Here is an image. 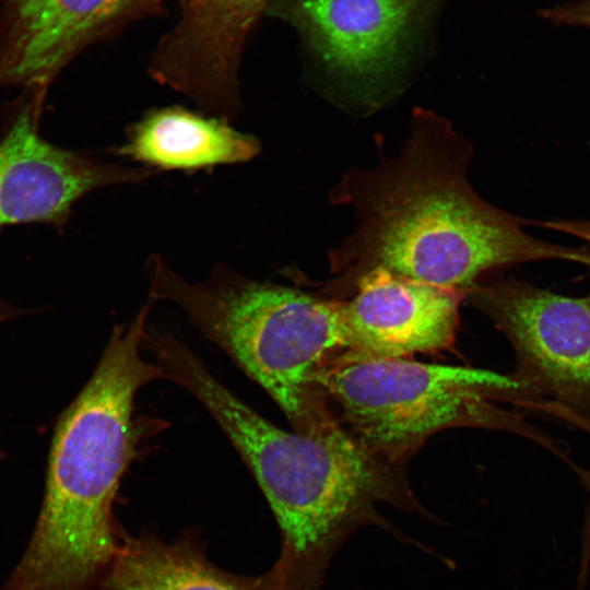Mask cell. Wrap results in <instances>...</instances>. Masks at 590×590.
I'll return each mask as SVG.
<instances>
[{
	"label": "cell",
	"mask_w": 590,
	"mask_h": 590,
	"mask_svg": "<svg viewBox=\"0 0 590 590\" xmlns=\"http://www.w3.org/2000/svg\"><path fill=\"white\" fill-rule=\"evenodd\" d=\"M472 145L433 109L416 107L401 152L371 169L352 168L330 200L353 209V233L329 253L330 285L351 292L375 269L467 293L487 272L539 260L588 263L586 247L535 238L523 221L476 193Z\"/></svg>",
	"instance_id": "obj_1"
},
{
	"label": "cell",
	"mask_w": 590,
	"mask_h": 590,
	"mask_svg": "<svg viewBox=\"0 0 590 590\" xmlns=\"http://www.w3.org/2000/svg\"><path fill=\"white\" fill-rule=\"evenodd\" d=\"M163 379L191 393L215 420L256 479L281 532L270 571L299 590H321L328 565L358 528L390 529L387 502L425 515L399 468L365 450L344 429L317 437L275 426L222 385L175 335L154 351Z\"/></svg>",
	"instance_id": "obj_2"
},
{
	"label": "cell",
	"mask_w": 590,
	"mask_h": 590,
	"mask_svg": "<svg viewBox=\"0 0 590 590\" xmlns=\"http://www.w3.org/2000/svg\"><path fill=\"white\" fill-rule=\"evenodd\" d=\"M151 303L113 330L92 376L59 415L33 532L0 590H101L121 545L113 504L134 453L137 393L160 379L141 354Z\"/></svg>",
	"instance_id": "obj_3"
},
{
	"label": "cell",
	"mask_w": 590,
	"mask_h": 590,
	"mask_svg": "<svg viewBox=\"0 0 590 590\" xmlns=\"http://www.w3.org/2000/svg\"><path fill=\"white\" fill-rule=\"evenodd\" d=\"M150 298L177 306L278 403L295 432L323 437L344 429L315 385L317 369L347 349L342 300L245 278L216 266L190 282L158 255L145 263Z\"/></svg>",
	"instance_id": "obj_4"
},
{
	"label": "cell",
	"mask_w": 590,
	"mask_h": 590,
	"mask_svg": "<svg viewBox=\"0 0 590 590\" xmlns=\"http://www.w3.org/2000/svg\"><path fill=\"white\" fill-rule=\"evenodd\" d=\"M314 380L321 396L339 406L351 436L398 468L428 436L453 426L506 430L564 457L551 437L494 403L534 409L512 375L346 350L327 359Z\"/></svg>",
	"instance_id": "obj_5"
},
{
	"label": "cell",
	"mask_w": 590,
	"mask_h": 590,
	"mask_svg": "<svg viewBox=\"0 0 590 590\" xmlns=\"http://www.w3.org/2000/svg\"><path fill=\"white\" fill-rule=\"evenodd\" d=\"M465 296L510 341L512 376L536 410L590 433V295L569 297L498 278L477 282Z\"/></svg>",
	"instance_id": "obj_6"
},
{
	"label": "cell",
	"mask_w": 590,
	"mask_h": 590,
	"mask_svg": "<svg viewBox=\"0 0 590 590\" xmlns=\"http://www.w3.org/2000/svg\"><path fill=\"white\" fill-rule=\"evenodd\" d=\"M42 105L30 96L0 141V226L63 225L85 194L154 174L145 166L104 161L46 141L38 133Z\"/></svg>",
	"instance_id": "obj_7"
},
{
	"label": "cell",
	"mask_w": 590,
	"mask_h": 590,
	"mask_svg": "<svg viewBox=\"0 0 590 590\" xmlns=\"http://www.w3.org/2000/svg\"><path fill=\"white\" fill-rule=\"evenodd\" d=\"M267 0H185L181 17L150 63L153 79L184 94L205 115L229 120L240 101L244 43Z\"/></svg>",
	"instance_id": "obj_8"
},
{
	"label": "cell",
	"mask_w": 590,
	"mask_h": 590,
	"mask_svg": "<svg viewBox=\"0 0 590 590\" xmlns=\"http://www.w3.org/2000/svg\"><path fill=\"white\" fill-rule=\"evenodd\" d=\"M342 302L347 349L379 357L437 352L455 341L465 293L375 269Z\"/></svg>",
	"instance_id": "obj_9"
},
{
	"label": "cell",
	"mask_w": 590,
	"mask_h": 590,
	"mask_svg": "<svg viewBox=\"0 0 590 590\" xmlns=\"http://www.w3.org/2000/svg\"><path fill=\"white\" fill-rule=\"evenodd\" d=\"M417 0H280L292 23L337 73L374 81L389 73L406 40Z\"/></svg>",
	"instance_id": "obj_10"
},
{
	"label": "cell",
	"mask_w": 590,
	"mask_h": 590,
	"mask_svg": "<svg viewBox=\"0 0 590 590\" xmlns=\"http://www.w3.org/2000/svg\"><path fill=\"white\" fill-rule=\"evenodd\" d=\"M132 0H12L11 27L0 50V85H20L43 103L72 57Z\"/></svg>",
	"instance_id": "obj_11"
},
{
	"label": "cell",
	"mask_w": 590,
	"mask_h": 590,
	"mask_svg": "<svg viewBox=\"0 0 590 590\" xmlns=\"http://www.w3.org/2000/svg\"><path fill=\"white\" fill-rule=\"evenodd\" d=\"M260 148L256 137L224 118L170 106L148 111L130 127L117 154L150 168L191 170L248 162Z\"/></svg>",
	"instance_id": "obj_12"
},
{
	"label": "cell",
	"mask_w": 590,
	"mask_h": 590,
	"mask_svg": "<svg viewBox=\"0 0 590 590\" xmlns=\"http://www.w3.org/2000/svg\"><path fill=\"white\" fill-rule=\"evenodd\" d=\"M104 590H297L270 570L257 577L227 573L190 534L165 542L153 534L122 538Z\"/></svg>",
	"instance_id": "obj_13"
},
{
	"label": "cell",
	"mask_w": 590,
	"mask_h": 590,
	"mask_svg": "<svg viewBox=\"0 0 590 590\" xmlns=\"http://www.w3.org/2000/svg\"><path fill=\"white\" fill-rule=\"evenodd\" d=\"M538 14L555 24L590 27V0H575L565 4L541 9Z\"/></svg>",
	"instance_id": "obj_14"
},
{
	"label": "cell",
	"mask_w": 590,
	"mask_h": 590,
	"mask_svg": "<svg viewBox=\"0 0 590 590\" xmlns=\"http://www.w3.org/2000/svg\"><path fill=\"white\" fill-rule=\"evenodd\" d=\"M543 227L555 229L585 240L588 245V263L590 269V221H554L539 223Z\"/></svg>",
	"instance_id": "obj_15"
},
{
	"label": "cell",
	"mask_w": 590,
	"mask_h": 590,
	"mask_svg": "<svg viewBox=\"0 0 590 590\" xmlns=\"http://www.w3.org/2000/svg\"><path fill=\"white\" fill-rule=\"evenodd\" d=\"M28 309L17 307L11 303L0 299V324L14 320L21 316L28 314Z\"/></svg>",
	"instance_id": "obj_16"
},
{
	"label": "cell",
	"mask_w": 590,
	"mask_h": 590,
	"mask_svg": "<svg viewBox=\"0 0 590 590\" xmlns=\"http://www.w3.org/2000/svg\"><path fill=\"white\" fill-rule=\"evenodd\" d=\"M3 458V455L0 452V460Z\"/></svg>",
	"instance_id": "obj_17"
}]
</instances>
